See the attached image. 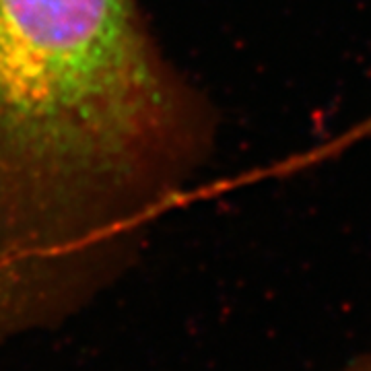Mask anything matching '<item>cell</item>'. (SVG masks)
<instances>
[{
	"label": "cell",
	"instance_id": "cell-1",
	"mask_svg": "<svg viewBox=\"0 0 371 371\" xmlns=\"http://www.w3.org/2000/svg\"><path fill=\"white\" fill-rule=\"evenodd\" d=\"M213 138L140 0H0V343L110 285Z\"/></svg>",
	"mask_w": 371,
	"mask_h": 371
},
{
	"label": "cell",
	"instance_id": "cell-2",
	"mask_svg": "<svg viewBox=\"0 0 371 371\" xmlns=\"http://www.w3.org/2000/svg\"><path fill=\"white\" fill-rule=\"evenodd\" d=\"M338 371H371V353L363 355L361 359H357V361H353V363L345 365L343 370H338Z\"/></svg>",
	"mask_w": 371,
	"mask_h": 371
}]
</instances>
